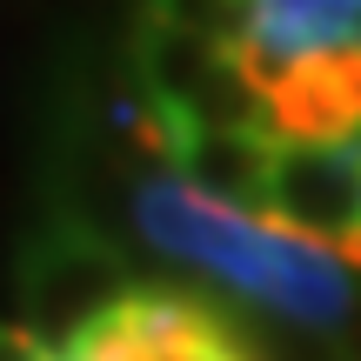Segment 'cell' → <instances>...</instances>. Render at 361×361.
Returning a JSON list of instances; mask_svg holds the SVG:
<instances>
[{"label": "cell", "instance_id": "277c9868", "mask_svg": "<svg viewBox=\"0 0 361 361\" xmlns=\"http://www.w3.org/2000/svg\"><path fill=\"white\" fill-rule=\"evenodd\" d=\"M261 214L288 234H308L322 247H348L361 234V154L355 147H308L281 141L274 147V180Z\"/></svg>", "mask_w": 361, "mask_h": 361}, {"label": "cell", "instance_id": "3957f363", "mask_svg": "<svg viewBox=\"0 0 361 361\" xmlns=\"http://www.w3.org/2000/svg\"><path fill=\"white\" fill-rule=\"evenodd\" d=\"M67 361H255L247 322L188 288H134Z\"/></svg>", "mask_w": 361, "mask_h": 361}, {"label": "cell", "instance_id": "6da1fadb", "mask_svg": "<svg viewBox=\"0 0 361 361\" xmlns=\"http://www.w3.org/2000/svg\"><path fill=\"white\" fill-rule=\"evenodd\" d=\"M128 221L147 247L207 274L214 288H228L241 308L268 314V322H288L322 341H341L355 328L348 261L335 247L308 241V234H288L274 221L214 207L180 174H128Z\"/></svg>", "mask_w": 361, "mask_h": 361}, {"label": "cell", "instance_id": "ba28073f", "mask_svg": "<svg viewBox=\"0 0 361 361\" xmlns=\"http://www.w3.org/2000/svg\"><path fill=\"white\" fill-rule=\"evenodd\" d=\"M221 54H228V47H214L207 34H188V27L147 13V20L134 27L128 67H134V87H141L147 101L174 107V114H194V101H201L207 74L221 67Z\"/></svg>", "mask_w": 361, "mask_h": 361}, {"label": "cell", "instance_id": "9c48e42d", "mask_svg": "<svg viewBox=\"0 0 361 361\" xmlns=\"http://www.w3.org/2000/svg\"><path fill=\"white\" fill-rule=\"evenodd\" d=\"M147 13L188 27V34H207L214 47H241L247 34V0H147Z\"/></svg>", "mask_w": 361, "mask_h": 361}, {"label": "cell", "instance_id": "8fae6325", "mask_svg": "<svg viewBox=\"0 0 361 361\" xmlns=\"http://www.w3.org/2000/svg\"><path fill=\"white\" fill-rule=\"evenodd\" d=\"M348 361H361V355H348Z\"/></svg>", "mask_w": 361, "mask_h": 361}, {"label": "cell", "instance_id": "7a4b0ae2", "mask_svg": "<svg viewBox=\"0 0 361 361\" xmlns=\"http://www.w3.org/2000/svg\"><path fill=\"white\" fill-rule=\"evenodd\" d=\"M141 288L134 261L107 241L94 221L54 214L13 261V301H20V335L40 355L67 361L121 301Z\"/></svg>", "mask_w": 361, "mask_h": 361}, {"label": "cell", "instance_id": "52a82bcc", "mask_svg": "<svg viewBox=\"0 0 361 361\" xmlns=\"http://www.w3.org/2000/svg\"><path fill=\"white\" fill-rule=\"evenodd\" d=\"M274 134H241V128H201L180 147V180L214 207H268V180H274Z\"/></svg>", "mask_w": 361, "mask_h": 361}, {"label": "cell", "instance_id": "30bf717a", "mask_svg": "<svg viewBox=\"0 0 361 361\" xmlns=\"http://www.w3.org/2000/svg\"><path fill=\"white\" fill-rule=\"evenodd\" d=\"M0 361H54V355H40L20 328H0Z\"/></svg>", "mask_w": 361, "mask_h": 361}, {"label": "cell", "instance_id": "5b68a950", "mask_svg": "<svg viewBox=\"0 0 361 361\" xmlns=\"http://www.w3.org/2000/svg\"><path fill=\"white\" fill-rule=\"evenodd\" d=\"M268 134L308 147L361 141V40L308 54L268 80Z\"/></svg>", "mask_w": 361, "mask_h": 361}, {"label": "cell", "instance_id": "8992f818", "mask_svg": "<svg viewBox=\"0 0 361 361\" xmlns=\"http://www.w3.org/2000/svg\"><path fill=\"white\" fill-rule=\"evenodd\" d=\"M348 40H361V0H247V34L228 54L268 94V80L281 67L328 54V47H348Z\"/></svg>", "mask_w": 361, "mask_h": 361}]
</instances>
